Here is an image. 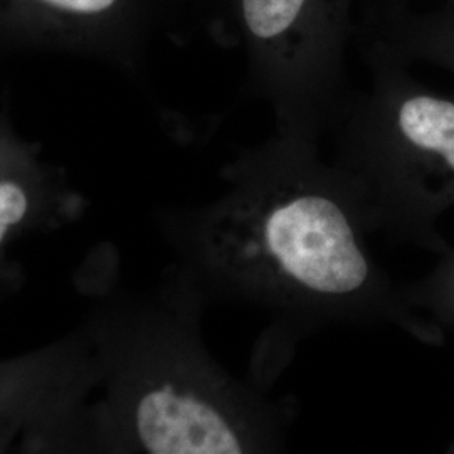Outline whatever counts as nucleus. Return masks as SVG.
<instances>
[{"mask_svg": "<svg viewBox=\"0 0 454 454\" xmlns=\"http://www.w3.org/2000/svg\"><path fill=\"white\" fill-rule=\"evenodd\" d=\"M364 5H367V12H375V11H382V9H389V7H397V5H407V4H416L419 0H362Z\"/></svg>", "mask_w": 454, "mask_h": 454, "instance_id": "6e6552de", "label": "nucleus"}, {"mask_svg": "<svg viewBox=\"0 0 454 454\" xmlns=\"http://www.w3.org/2000/svg\"><path fill=\"white\" fill-rule=\"evenodd\" d=\"M212 35L241 48L285 101L311 98L339 73L356 0H209Z\"/></svg>", "mask_w": 454, "mask_h": 454, "instance_id": "f257e3e1", "label": "nucleus"}, {"mask_svg": "<svg viewBox=\"0 0 454 454\" xmlns=\"http://www.w3.org/2000/svg\"><path fill=\"white\" fill-rule=\"evenodd\" d=\"M369 44L399 61L426 59L454 69V0L397 5L364 14Z\"/></svg>", "mask_w": 454, "mask_h": 454, "instance_id": "39448f33", "label": "nucleus"}, {"mask_svg": "<svg viewBox=\"0 0 454 454\" xmlns=\"http://www.w3.org/2000/svg\"><path fill=\"white\" fill-rule=\"evenodd\" d=\"M140 444L152 454H239L243 444L215 407L170 384L150 389L135 411Z\"/></svg>", "mask_w": 454, "mask_h": 454, "instance_id": "20e7f679", "label": "nucleus"}, {"mask_svg": "<svg viewBox=\"0 0 454 454\" xmlns=\"http://www.w3.org/2000/svg\"><path fill=\"white\" fill-rule=\"evenodd\" d=\"M390 130L403 145L438 155L454 170V103L427 93H403L389 105Z\"/></svg>", "mask_w": 454, "mask_h": 454, "instance_id": "423d86ee", "label": "nucleus"}, {"mask_svg": "<svg viewBox=\"0 0 454 454\" xmlns=\"http://www.w3.org/2000/svg\"><path fill=\"white\" fill-rule=\"evenodd\" d=\"M29 211V195L16 180H0V244Z\"/></svg>", "mask_w": 454, "mask_h": 454, "instance_id": "0eeeda50", "label": "nucleus"}, {"mask_svg": "<svg viewBox=\"0 0 454 454\" xmlns=\"http://www.w3.org/2000/svg\"><path fill=\"white\" fill-rule=\"evenodd\" d=\"M262 238L278 268L311 292L348 294L369 275L347 215L324 195L278 204L264 221Z\"/></svg>", "mask_w": 454, "mask_h": 454, "instance_id": "f03ea898", "label": "nucleus"}, {"mask_svg": "<svg viewBox=\"0 0 454 454\" xmlns=\"http://www.w3.org/2000/svg\"><path fill=\"white\" fill-rule=\"evenodd\" d=\"M174 0H0V37L129 52Z\"/></svg>", "mask_w": 454, "mask_h": 454, "instance_id": "7ed1b4c3", "label": "nucleus"}]
</instances>
